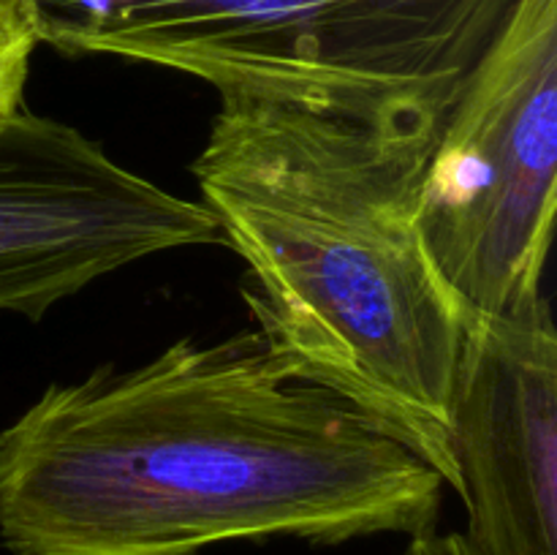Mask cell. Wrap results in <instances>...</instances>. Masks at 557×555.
Wrapping results in <instances>:
<instances>
[{
	"instance_id": "1",
	"label": "cell",
	"mask_w": 557,
	"mask_h": 555,
	"mask_svg": "<svg viewBox=\"0 0 557 555\" xmlns=\"http://www.w3.org/2000/svg\"><path fill=\"white\" fill-rule=\"evenodd\" d=\"M444 479L259 330L52 384L0 430L14 555H196L234 539L433 531Z\"/></svg>"
},
{
	"instance_id": "2",
	"label": "cell",
	"mask_w": 557,
	"mask_h": 555,
	"mask_svg": "<svg viewBox=\"0 0 557 555\" xmlns=\"http://www.w3.org/2000/svg\"><path fill=\"white\" fill-rule=\"evenodd\" d=\"M430 147L324 109L221 96L190 172L248 264L245 299L283 373L343 397L460 498L451 406L471 310L419 234Z\"/></svg>"
},
{
	"instance_id": "3",
	"label": "cell",
	"mask_w": 557,
	"mask_h": 555,
	"mask_svg": "<svg viewBox=\"0 0 557 555\" xmlns=\"http://www.w3.org/2000/svg\"><path fill=\"white\" fill-rule=\"evenodd\" d=\"M38 44L433 145L515 0H20Z\"/></svg>"
},
{
	"instance_id": "4",
	"label": "cell",
	"mask_w": 557,
	"mask_h": 555,
	"mask_svg": "<svg viewBox=\"0 0 557 555\" xmlns=\"http://www.w3.org/2000/svg\"><path fill=\"white\" fill-rule=\"evenodd\" d=\"M557 212V0H515L430 147L417 223L471 313L542 297Z\"/></svg>"
},
{
	"instance_id": "5",
	"label": "cell",
	"mask_w": 557,
	"mask_h": 555,
	"mask_svg": "<svg viewBox=\"0 0 557 555\" xmlns=\"http://www.w3.org/2000/svg\"><path fill=\"white\" fill-rule=\"evenodd\" d=\"M190 245H226L199 201L54 118L22 107L0 125V310L38 321L98 278Z\"/></svg>"
},
{
	"instance_id": "6",
	"label": "cell",
	"mask_w": 557,
	"mask_h": 555,
	"mask_svg": "<svg viewBox=\"0 0 557 555\" xmlns=\"http://www.w3.org/2000/svg\"><path fill=\"white\" fill-rule=\"evenodd\" d=\"M451 449L476 555H557V330L549 299L468 313Z\"/></svg>"
},
{
	"instance_id": "7",
	"label": "cell",
	"mask_w": 557,
	"mask_h": 555,
	"mask_svg": "<svg viewBox=\"0 0 557 555\" xmlns=\"http://www.w3.org/2000/svg\"><path fill=\"white\" fill-rule=\"evenodd\" d=\"M36 47L38 36L20 0H0V125L22 109L27 69Z\"/></svg>"
},
{
	"instance_id": "8",
	"label": "cell",
	"mask_w": 557,
	"mask_h": 555,
	"mask_svg": "<svg viewBox=\"0 0 557 555\" xmlns=\"http://www.w3.org/2000/svg\"><path fill=\"white\" fill-rule=\"evenodd\" d=\"M400 555H476L462 533H435L424 531L411 536L408 547Z\"/></svg>"
}]
</instances>
